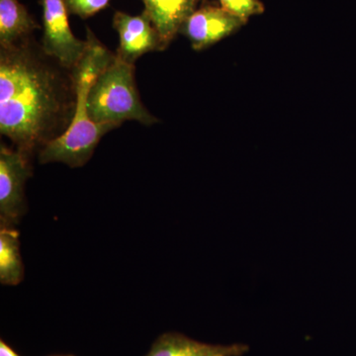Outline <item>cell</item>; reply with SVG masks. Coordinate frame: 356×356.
<instances>
[{
    "mask_svg": "<svg viewBox=\"0 0 356 356\" xmlns=\"http://www.w3.org/2000/svg\"><path fill=\"white\" fill-rule=\"evenodd\" d=\"M76 96L72 72L34 38L0 48V133L29 156L69 129Z\"/></svg>",
    "mask_w": 356,
    "mask_h": 356,
    "instance_id": "1",
    "label": "cell"
},
{
    "mask_svg": "<svg viewBox=\"0 0 356 356\" xmlns=\"http://www.w3.org/2000/svg\"><path fill=\"white\" fill-rule=\"evenodd\" d=\"M88 47L79 65L72 70L76 102L74 118L65 134L51 140L38 154L41 165L63 163L70 168H81L92 156L95 147L105 134L114 126L97 124L88 114V98L96 77L113 60L115 54L86 28Z\"/></svg>",
    "mask_w": 356,
    "mask_h": 356,
    "instance_id": "2",
    "label": "cell"
},
{
    "mask_svg": "<svg viewBox=\"0 0 356 356\" xmlns=\"http://www.w3.org/2000/svg\"><path fill=\"white\" fill-rule=\"evenodd\" d=\"M88 108L91 120L116 128L125 121H137L145 126L159 122L140 100L136 86L135 65L129 64L116 54L91 86Z\"/></svg>",
    "mask_w": 356,
    "mask_h": 356,
    "instance_id": "3",
    "label": "cell"
},
{
    "mask_svg": "<svg viewBox=\"0 0 356 356\" xmlns=\"http://www.w3.org/2000/svg\"><path fill=\"white\" fill-rule=\"evenodd\" d=\"M43 37L41 47L44 53L72 72L88 50V41L77 39L72 34L69 11L65 0H41Z\"/></svg>",
    "mask_w": 356,
    "mask_h": 356,
    "instance_id": "4",
    "label": "cell"
},
{
    "mask_svg": "<svg viewBox=\"0 0 356 356\" xmlns=\"http://www.w3.org/2000/svg\"><path fill=\"white\" fill-rule=\"evenodd\" d=\"M30 158L6 145L0 147V221L13 227L26 211L24 186L32 175Z\"/></svg>",
    "mask_w": 356,
    "mask_h": 356,
    "instance_id": "5",
    "label": "cell"
},
{
    "mask_svg": "<svg viewBox=\"0 0 356 356\" xmlns=\"http://www.w3.org/2000/svg\"><path fill=\"white\" fill-rule=\"evenodd\" d=\"M247 23L220 6L203 4L185 21L180 33L189 40L193 50L202 51L231 36Z\"/></svg>",
    "mask_w": 356,
    "mask_h": 356,
    "instance_id": "6",
    "label": "cell"
},
{
    "mask_svg": "<svg viewBox=\"0 0 356 356\" xmlns=\"http://www.w3.org/2000/svg\"><path fill=\"white\" fill-rule=\"evenodd\" d=\"M113 27L119 35V47L115 54L129 64L135 65L138 58L149 51L165 50L158 30L144 11L137 16L116 11Z\"/></svg>",
    "mask_w": 356,
    "mask_h": 356,
    "instance_id": "7",
    "label": "cell"
},
{
    "mask_svg": "<svg viewBox=\"0 0 356 356\" xmlns=\"http://www.w3.org/2000/svg\"><path fill=\"white\" fill-rule=\"evenodd\" d=\"M248 351L247 344L201 343L179 332H165L156 339L145 356H243Z\"/></svg>",
    "mask_w": 356,
    "mask_h": 356,
    "instance_id": "8",
    "label": "cell"
},
{
    "mask_svg": "<svg viewBox=\"0 0 356 356\" xmlns=\"http://www.w3.org/2000/svg\"><path fill=\"white\" fill-rule=\"evenodd\" d=\"M144 13L158 30L165 50L180 33L201 0H142Z\"/></svg>",
    "mask_w": 356,
    "mask_h": 356,
    "instance_id": "9",
    "label": "cell"
},
{
    "mask_svg": "<svg viewBox=\"0 0 356 356\" xmlns=\"http://www.w3.org/2000/svg\"><path fill=\"white\" fill-rule=\"evenodd\" d=\"M41 28L18 0H0V48L31 38Z\"/></svg>",
    "mask_w": 356,
    "mask_h": 356,
    "instance_id": "10",
    "label": "cell"
},
{
    "mask_svg": "<svg viewBox=\"0 0 356 356\" xmlns=\"http://www.w3.org/2000/svg\"><path fill=\"white\" fill-rule=\"evenodd\" d=\"M24 277L20 254L19 233L13 227L0 229V282L2 285L19 284Z\"/></svg>",
    "mask_w": 356,
    "mask_h": 356,
    "instance_id": "11",
    "label": "cell"
},
{
    "mask_svg": "<svg viewBox=\"0 0 356 356\" xmlns=\"http://www.w3.org/2000/svg\"><path fill=\"white\" fill-rule=\"evenodd\" d=\"M219 3L222 9L245 22L254 16L261 15L266 10L261 0H219Z\"/></svg>",
    "mask_w": 356,
    "mask_h": 356,
    "instance_id": "12",
    "label": "cell"
},
{
    "mask_svg": "<svg viewBox=\"0 0 356 356\" xmlns=\"http://www.w3.org/2000/svg\"><path fill=\"white\" fill-rule=\"evenodd\" d=\"M110 1L111 0H65L69 13L81 19H88L106 8Z\"/></svg>",
    "mask_w": 356,
    "mask_h": 356,
    "instance_id": "13",
    "label": "cell"
},
{
    "mask_svg": "<svg viewBox=\"0 0 356 356\" xmlns=\"http://www.w3.org/2000/svg\"><path fill=\"white\" fill-rule=\"evenodd\" d=\"M0 356H21L13 346H9L3 339H0Z\"/></svg>",
    "mask_w": 356,
    "mask_h": 356,
    "instance_id": "14",
    "label": "cell"
},
{
    "mask_svg": "<svg viewBox=\"0 0 356 356\" xmlns=\"http://www.w3.org/2000/svg\"><path fill=\"white\" fill-rule=\"evenodd\" d=\"M51 356H74V355H51Z\"/></svg>",
    "mask_w": 356,
    "mask_h": 356,
    "instance_id": "15",
    "label": "cell"
}]
</instances>
